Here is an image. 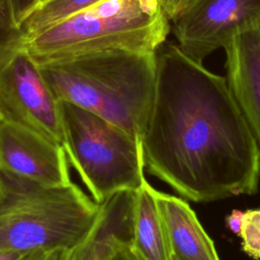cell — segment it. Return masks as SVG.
<instances>
[{
    "mask_svg": "<svg viewBox=\"0 0 260 260\" xmlns=\"http://www.w3.org/2000/svg\"><path fill=\"white\" fill-rule=\"evenodd\" d=\"M142 149L145 171L187 200L258 190L260 149L226 79L173 44L156 51L155 99Z\"/></svg>",
    "mask_w": 260,
    "mask_h": 260,
    "instance_id": "cell-1",
    "label": "cell"
},
{
    "mask_svg": "<svg viewBox=\"0 0 260 260\" xmlns=\"http://www.w3.org/2000/svg\"><path fill=\"white\" fill-rule=\"evenodd\" d=\"M39 68L58 102L84 109L142 140L155 99L156 52H92Z\"/></svg>",
    "mask_w": 260,
    "mask_h": 260,
    "instance_id": "cell-2",
    "label": "cell"
},
{
    "mask_svg": "<svg viewBox=\"0 0 260 260\" xmlns=\"http://www.w3.org/2000/svg\"><path fill=\"white\" fill-rule=\"evenodd\" d=\"M0 249L26 253L70 249L109 219V204L100 205L78 185L44 187L2 174Z\"/></svg>",
    "mask_w": 260,
    "mask_h": 260,
    "instance_id": "cell-3",
    "label": "cell"
},
{
    "mask_svg": "<svg viewBox=\"0 0 260 260\" xmlns=\"http://www.w3.org/2000/svg\"><path fill=\"white\" fill-rule=\"evenodd\" d=\"M157 0H103L23 40L38 65L103 51L155 53L170 31Z\"/></svg>",
    "mask_w": 260,
    "mask_h": 260,
    "instance_id": "cell-4",
    "label": "cell"
},
{
    "mask_svg": "<svg viewBox=\"0 0 260 260\" xmlns=\"http://www.w3.org/2000/svg\"><path fill=\"white\" fill-rule=\"evenodd\" d=\"M60 106L63 149L90 198L105 205L132 193L145 178L142 140L73 104Z\"/></svg>",
    "mask_w": 260,
    "mask_h": 260,
    "instance_id": "cell-5",
    "label": "cell"
},
{
    "mask_svg": "<svg viewBox=\"0 0 260 260\" xmlns=\"http://www.w3.org/2000/svg\"><path fill=\"white\" fill-rule=\"evenodd\" d=\"M0 120L64 146L60 102L39 65L20 49L0 66Z\"/></svg>",
    "mask_w": 260,
    "mask_h": 260,
    "instance_id": "cell-6",
    "label": "cell"
},
{
    "mask_svg": "<svg viewBox=\"0 0 260 260\" xmlns=\"http://www.w3.org/2000/svg\"><path fill=\"white\" fill-rule=\"evenodd\" d=\"M174 22L179 48L198 63L231 39L260 24V0H196Z\"/></svg>",
    "mask_w": 260,
    "mask_h": 260,
    "instance_id": "cell-7",
    "label": "cell"
},
{
    "mask_svg": "<svg viewBox=\"0 0 260 260\" xmlns=\"http://www.w3.org/2000/svg\"><path fill=\"white\" fill-rule=\"evenodd\" d=\"M65 150L24 128L0 120V175H11L44 187L74 183Z\"/></svg>",
    "mask_w": 260,
    "mask_h": 260,
    "instance_id": "cell-8",
    "label": "cell"
},
{
    "mask_svg": "<svg viewBox=\"0 0 260 260\" xmlns=\"http://www.w3.org/2000/svg\"><path fill=\"white\" fill-rule=\"evenodd\" d=\"M223 49L229 88L260 149L259 27L235 35Z\"/></svg>",
    "mask_w": 260,
    "mask_h": 260,
    "instance_id": "cell-9",
    "label": "cell"
},
{
    "mask_svg": "<svg viewBox=\"0 0 260 260\" xmlns=\"http://www.w3.org/2000/svg\"><path fill=\"white\" fill-rule=\"evenodd\" d=\"M154 194L167 229L172 260H220L188 202L156 189Z\"/></svg>",
    "mask_w": 260,
    "mask_h": 260,
    "instance_id": "cell-10",
    "label": "cell"
},
{
    "mask_svg": "<svg viewBox=\"0 0 260 260\" xmlns=\"http://www.w3.org/2000/svg\"><path fill=\"white\" fill-rule=\"evenodd\" d=\"M146 177L130 193V249L138 260H172L167 229Z\"/></svg>",
    "mask_w": 260,
    "mask_h": 260,
    "instance_id": "cell-11",
    "label": "cell"
},
{
    "mask_svg": "<svg viewBox=\"0 0 260 260\" xmlns=\"http://www.w3.org/2000/svg\"><path fill=\"white\" fill-rule=\"evenodd\" d=\"M103 0H46L26 13L18 22L21 42L41 30L76 14ZM21 44V43H20Z\"/></svg>",
    "mask_w": 260,
    "mask_h": 260,
    "instance_id": "cell-12",
    "label": "cell"
},
{
    "mask_svg": "<svg viewBox=\"0 0 260 260\" xmlns=\"http://www.w3.org/2000/svg\"><path fill=\"white\" fill-rule=\"evenodd\" d=\"M20 43L13 0H0V66L19 49Z\"/></svg>",
    "mask_w": 260,
    "mask_h": 260,
    "instance_id": "cell-13",
    "label": "cell"
},
{
    "mask_svg": "<svg viewBox=\"0 0 260 260\" xmlns=\"http://www.w3.org/2000/svg\"><path fill=\"white\" fill-rule=\"evenodd\" d=\"M239 236L243 251L253 259H260V206L243 213Z\"/></svg>",
    "mask_w": 260,
    "mask_h": 260,
    "instance_id": "cell-14",
    "label": "cell"
},
{
    "mask_svg": "<svg viewBox=\"0 0 260 260\" xmlns=\"http://www.w3.org/2000/svg\"><path fill=\"white\" fill-rule=\"evenodd\" d=\"M107 222L108 220L99 225L83 242L77 246L70 249L61 250L54 260H90L101 237L105 233Z\"/></svg>",
    "mask_w": 260,
    "mask_h": 260,
    "instance_id": "cell-15",
    "label": "cell"
},
{
    "mask_svg": "<svg viewBox=\"0 0 260 260\" xmlns=\"http://www.w3.org/2000/svg\"><path fill=\"white\" fill-rule=\"evenodd\" d=\"M101 260H138L130 249L128 240L114 233H106Z\"/></svg>",
    "mask_w": 260,
    "mask_h": 260,
    "instance_id": "cell-16",
    "label": "cell"
},
{
    "mask_svg": "<svg viewBox=\"0 0 260 260\" xmlns=\"http://www.w3.org/2000/svg\"><path fill=\"white\" fill-rule=\"evenodd\" d=\"M169 20L175 21L185 13L196 0H157Z\"/></svg>",
    "mask_w": 260,
    "mask_h": 260,
    "instance_id": "cell-17",
    "label": "cell"
},
{
    "mask_svg": "<svg viewBox=\"0 0 260 260\" xmlns=\"http://www.w3.org/2000/svg\"><path fill=\"white\" fill-rule=\"evenodd\" d=\"M61 250L55 249H38L25 253L18 260H54Z\"/></svg>",
    "mask_w": 260,
    "mask_h": 260,
    "instance_id": "cell-18",
    "label": "cell"
},
{
    "mask_svg": "<svg viewBox=\"0 0 260 260\" xmlns=\"http://www.w3.org/2000/svg\"><path fill=\"white\" fill-rule=\"evenodd\" d=\"M37 2L38 0H13L14 10L18 22L26 13H28L37 5Z\"/></svg>",
    "mask_w": 260,
    "mask_h": 260,
    "instance_id": "cell-19",
    "label": "cell"
},
{
    "mask_svg": "<svg viewBox=\"0 0 260 260\" xmlns=\"http://www.w3.org/2000/svg\"><path fill=\"white\" fill-rule=\"evenodd\" d=\"M243 211L241 210H233L232 213H230L226 216V224L229 229L236 235L240 234L241 230V224H242V218H243Z\"/></svg>",
    "mask_w": 260,
    "mask_h": 260,
    "instance_id": "cell-20",
    "label": "cell"
},
{
    "mask_svg": "<svg viewBox=\"0 0 260 260\" xmlns=\"http://www.w3.org/2000/svg\"><path fill=\"white\" fill-rule=\"evenodd\" d=\"M25 253L17 252V251H14V250H3V249H0V260H18Z\"/></svg>",
    "mask_w": 260,
    "mask_h": 260,
    "instance_id": "cell-21",
    "label": "cell"
},
{
    "mask_svg": "<svg viewBox=\"0 0 260 260\" xmlns=\"http://www.w3.org/2000/svg\"><path fill=\"white\" fill-rule=\"evenodd\" d=\"M105 237V236H104ZM103 245H104V239H103ZM103 245H102V249H101V252H100V255H99V258H98V260H100V258H101V255H102V251H103Z\"/></svg>",
    "mask_w": 260,
    "mask_h": 260,
    "instance_id": "cell-22",
    "label": "cell"
},
{
    "mask_svg": "<svg viewBox=\"0 0 260 260\" xmlns=\"http://www.w3.org/2000/svg\"><path fill=\"white\" fill-rule=\"evenodd\" d=\"M44 1H46V0H38V2H37V5H39V4H41V3H43ZM37 5H36V6H37ZM36 6H35V7H36ZM35 7H34V8H35Z\"/></svg>",
    "mask_w": 260,
    "mask_h": 260,
    "instance_id": "cell-23",
    "label": "cell"
},
{
    "mask_svg": "<svg viewBox=\"0 0 260 260\" xmlns=\"http://www.w3.org/2000/svg\"><path fill=\"white\" fill-rule=\"evenodd\" d=\"M258 27H259V30H260V24H259V26H258Z\"/></svg>",
    "mask_w": 260,
    "mask_h": 260,
    "instance_id": "cell-24",
    "label": "cell"
}]
</instances>
